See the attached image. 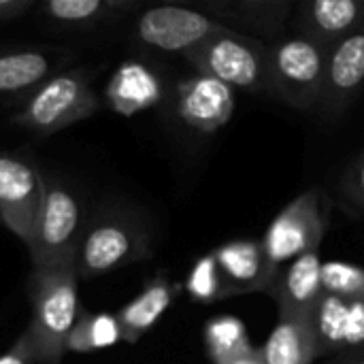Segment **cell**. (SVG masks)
I'll return each instance as SVG.
<instances>
[{"label": "cell", "mask_w": 364, "mask_h": 364, "mask_svg": "<svg viewBox=\"0 0 364 364\" xmlns=\"http://www.w3.org/2000/svg\"><path fill=\"white\" fill-rule=\"evenodd\" d=\"M77 282L75 264L51 271L32 269V320L26 333L51 364H60L66 352V339L77 322Z\"/></svg>", "instance_id": "obj_1"}, {"label": "cell", "mask_w": 364, "mask_h": 364, "mask_svg": "<svg viewBox=\"0 0 364 364\" xmlns=\"http://www.w3.org/2000/svg\"><path fill=\"white\" fill-rule=\"evenodd\" d=\"M198 75L213 77L228 87L271 94L269 45L250 34L222 28L207 43L186 55Z\"/></svg>", "instance_id": "obj_2"}, {"label": "cell", "mask_w": 364, "mask_h": 364, "mask_svg": "<svg viewBox=\"0 0 364 364\" xmlns=\"http://www.w3.org/2000/svg\"><path fill=\"white\" fill-rule=\"evenodd\" d=\"M328 49L303 34H282L269 43L271 94L294 109L320 107Z\"/></svg>", "instance_id": "obj_3"}, {"label": "cell", "mask_w": 364, "mask_h": 364, "mask_svg": "<svg viewBox=\"0 0 364 364\" xmlns=\"http://www.w3.org/2000/svg\"><path fill=\"white\" fill-rule=\"evenodd\" d=\"M83 232V211L75 194L62 186L45 183L38 222L28 245L32 269L51 271L75 264Z\"/></svg>", "instance_id": "obj_4"}, {"label": "cell", "mask_w": 364, "mask_h": 364, "mask_svg": "<svg viewBox=\"0 0 364 364\" xmlns=\"http://www.w3.org/2000/svg\"><path fill=\"white\" fill-rule=\"evenodd\" d=\"M96 109L98 96L92 87L90 75L83 70H70L58 73L38 85L13 122L38 134H53L90 117Z\"/></svg>", "instance_id": "obj_5"}, {"label": "cell", "mask_w": 364, "mask_h": 364, "mask_svg": "<svg viewBox=\"0 0 364 364\" xmlns=\"http://www.w3.org/2000/svg\"><path fill=\"white\" fill-rule=\"evenodd\" d=\"M324 237V215L320 205V194L307 190L296 196L267 228L262 239L264 252V282L267 292H271L279 269L303 254L320 250Z\"/></svg>", "instance_id": "obj_6"}, {"label": "cell", "mask_w": 364, "mask_h": 364, "mask_svg": "<svg viewBox=\"0 0 364 364\" xmlns=\"http://www.w3.org/2000/svg\"><path fill=\"white\" fill-rule=\"evenodd\" d=\"M147 252L149 239L136 220L124 215L102 218L85 228L75 271L79 279L100 277L145 258Z\"/></svg>", "instance_id": "obj_7"}, {"label": "cell", "mask_w": 364, "mask_h": 364, "mask_svg": "<svg viewBox=\"0 0 364 364\" xmlns=\"http://www.w3.org/2000/svg\"><path fill=\"white\" fill-rule=\"evenodd\" d=\"M224 26L190 6L162 4L143 11L136 19V38L154 49L181 53L183 58L207 43Z\"/></svg>", "instance_id": "obj_8"}, {"label": "cell", "mask_w": 364, "mask_h": 364, "mask_svg": "<svg viewBox=\"0 0 364 364\" xmlns=\"http://www.w3.org/2000/svg\"><path fill=\"white\" fill-rule=\"evenodd\" d=\"M45 179L19 156L0 151V220L26 245L38 222Z\"/></svg>", "instance_id": "obj_9"}, {"label": "cell", "mask_w": 364, "mask_h": 364, "mask_svg": "<svg viewBox=\"0 0 364 364\" xmlns=\"http://www.w3.org/2000/svg\"><path fill=\"white\" fill-rule=\"evenodd\" d=\"M364 85V26L328 49L320 111L337 119L354 102Z\"/></svg>", "instance_id": "obj_10"}, {"label": "cell", "mask_w": 364, "mask_h": 364, "mask_svg": "<svg viewBox=\"0 0 364 364\" xmlns=\"http://www.w3.org/2000/svg\"><path fill=\"white\" fill-rule=\"evenodd\" d=\"M235 111V92L226 83L194 75L177 87V113L179 117L198 132H215L226 126Z\"/></svg>", "instance_id": "obj_11"}, {"label": "cell", "mask_w": 364, "mask_h": 364, "mask_svg": "<svg viewBox=\"0 0 364 364\" xmlns=\"http://www.w3.org/2000/svg\"><path fill=\"white\" fill-rule=\"evenodd\" d=\"M207 9L222 26L273 43L282 36L296 4L292 0H222L207 4Z\"/></svg>", "instance_id": "obj_12"}, {"label": "cell", "mask_w": 364, "mask_h": 364, "mask_svg": "<svg viewBox=\"0 0 364 364\" xmlns=\"http://www.w3.org/2000/svg\"><path fill=\"white\" fill-rule=\"evenodd\" d=\"M322 264L320 250H316L292 260L288 269L277 275L269 294L275 299L279 316L311 318L314 309L326 294L322 286Z\"/></svg>", "instance_id": "obj_13"}, {"label": "cell", "mask_w": 364, "mask_h": 364, "mask_svg": "<svg viewBox=\"0 0 364 364\" xmlns=\"http://www.w3.org/2000/svg\"><path fill=\"white\" fill-rule=\"evenodd\" d=\"M299 34L331 49L364 26V0H307L299 4Z\"/></svg>", "instance_id": "obj_14"}, {"label": "cell", "mask_w": 364, "mask_h": 364, "mask_svg": "<svg viewBox=\"0 0 364 364\" xmlns=\"http://www.w3.org/2000/svg\"><path fill=\"white\" fill-rule=\"evenodd\" d=\"M211 254L218 262L222 279V299L235 294L267 292L262 241L237 239L220 245Z\"/></svg>", "instance_id": "obj_15"}, {"label": "cell", "mask_w": 364, "mask_h": 364, "mask_svg": "<svg viewBox=\"0 0 364 364\" xmlns=\"http://www.w3.org/2000/svg\"><path fill=\"white\" fill-rule=\"evenodd\" d=\"M260 352L264 364H311L320 356L311 318L279 316Z\"/></svg>", "instance_id": "obj_16"}, {"label": "cell", "mask_w": 364, "mask_h": 364, "mask_svg": "<svg viewBox=\"0 0 364 364\" xmlns=\"http://www.w3.org/2000/svg\"><path fill=\"white\" fill-rule=\"evenodd\" d=\"M175 292V286L164 277H156L151 284H147L145 290L117 314L122 341L136 343L149 328H154L171 307Z\"/></svg>", "instance_id": "obj_17"}, {"label": "cell", "mask_w": 364, "mask_h": 364, "mask_svg": "<svg viewBox=\"0 0 364 364\" xmlns=\"http://www.w3.org/2000/svg\"><path fill=\"white\" fill-rule=\"evenodd\" d=\"M55 58L47 49H17L0 53V96L36 90L53 77Z\"/></svg>", "instance_id": "obj_18"}, {"label": "cell", "mask_w": 364, "mask_h": 364, "mask_svg": "<svg viewBox=\"0 0 364 364\" xmlns=\"http://www.w3.org/2000/svg\"><path fill=\"white\" fill-rule=\"evenodd\" d=\"M160 96V83L156 75L141 64H124L107 87V98L113 109L130 115L151 107Z\"/></svg>", "instance_id": "obj_19"}, {"label": "cell", "mask_w": 364, "mask_h": 364, "mask_svg": "<svg viewBox=\"0 0 364 364\" xmlns=\"http://www.w3.org/2000/svg\"><path fill=\"white\" fill-rule=\"evenodd\" d=\"M128 9H132V2L126 0H49L43 4L49 21L70 28L98 26L102 19Z\"/></svg>", "instance_id": "obj_20"}, {"label": "cell", "mask_w": 364, "mask_h": 364, "mask_svg": "<svg viewBox=\"0 0 364 364\" xmlns=\"http://www.w3.org/2000/svg\"><path fill=\"white\" fill-rule=\"evenodd\" d=\"M205 348L213 364H230L239 356L252 352L245 324L232 316H220L205 326Z\"/></svg>", "instance_id": "obj_21"}, {"label": "cell", "mask_w": 364, "mask_h": 364, "mask_svg": "<svg viewBox=\"0 0 364 364\" xmlns=\"http://www.w3.org/2000/svg\"><path fill=\"white\" fill-rule=\"evenodd\" d=\"M350 299L324 294L311 314V326L318 341V354L333 350H346V324H348Z\"/></svg>", "instance_id": "obj_22"}, {"label": "cell", "mask_w": 364, "mask_h": 364, "mask_svg": "<svg viewBox=\"0 0 364 364\" xmlns=\"http://www.w3.org/2000/svg\"><path fill=\"white\" fill-rule=\"evenodd\" d=\"M122 341L117 318L109 314H81L66 339L70 352H94Z\"/></svg>", "instance_id": "obj_23"}, {"label": "cell", "mask_w": 364, "mask_h": 364, "mask_svg": "<svg viewBox=\"0 0 364 364\" xmlns=\"http://www.w3.org/2000/svg\"><path fill=\"white\" fill-rule=\"evenodd\" d=\"M322 286L326 294L350 301H364V267L331 260L322 264Z\"/></svg>", "instance_id": "obj_24"}, {"label": "cell", "mask_w": 364, "mask_h": 364, "mask_svg": "<svg viewBox=\"0 0 364 364\" xmlns=\"http://www.w3.org/2000/svg\"><path fill=\"white\" fill-rule=\"evenodd\" d=\"M186 290L190 292L192 299L200 303H211V301L222 299V279H220V271H218V262L213 254L203 256L192 267L188 282H186Z\"/></svg>", "instance_id": "obj_25"}, {"label": "cell", "mask_w": 364, "mask_h": 364, "mask_svg": "<svg viewBox=\"0 0 364 364\" xmlns=\"http://www.w3.org/2000/svg\"><path fill=\"white\" fill-rule=\"evenodd\" d=\"M341 192L350 205L364 215V151L358 154L341 177Z\"/></svg>", "instance_id": "obj_26"}, {"label": "cell", "mask_w": 364, "mask_h": 364, "mask_svg": "<svg viewBox=\"0 0 364 364\" xmlns=\"http://www.w3.org/2000/svg\"><path fill=\"white\" fill-rule=\"evenodd\" d=\"M0 364H51L34 346V341L30 339V335L23 331L21 337L15 341V346L11 350H6L0 356Z\"/></svg>", "instance_id": "obj_27"}, {"label": "cell", "mask_w": 364, "mask_h": 364, "mask_svg": "<svg viewBox=\"0 0 364 364\" xmlns=\"http://www.w3.org/2000/svg\"><path fill=\"white\" fill-rule=\"evenodd\" d=\"M364 346V301H350L346 324V348Z\"/></svg>", "instance_id": "obj_28"}, {"label": "cell", "mask_w": 364, "mask_h": 364, "mask_svg": "<svg viewBox=\"0 0 364 364\" xmlns=\"http://www.w3.org/2000/svg\"><path fill=\"white\" fill-rule=\"evenodd\" d=\"M34 6L32 0H0V21H13L23 17Z\"/></svg>", "instance_id": "obj_29"}, {"label": "cell", "mask_w": 364, "mask_h": 364, "mask_svg": "<svg viewBox=\"0 0 364 364\" xmlns=\"http://www.w3.org/2000/svg\"><path fill=\"white\" fill-rule=\"evenodd\" d=\"M230 364H264V358H262V352L254 348L252 352H247V354L239 356L237 360H232Z\"/></svg>", "instance_id": "obj_30"}, {"label": "cell", "mask_w": 364, "mask_h": 364, "mask_svg": "<svg viewBox=\"0 0 364 364\" xmlns=\"http://www.w3.org/2000/svg\"><path fill=\"white\" fill-rule=\"evenodd\" d=\"M343 364H364V354H360V356H356V358H352L350 363H343Z\"/></svg>", "instance_id": "obj_31"}]
</instances>
